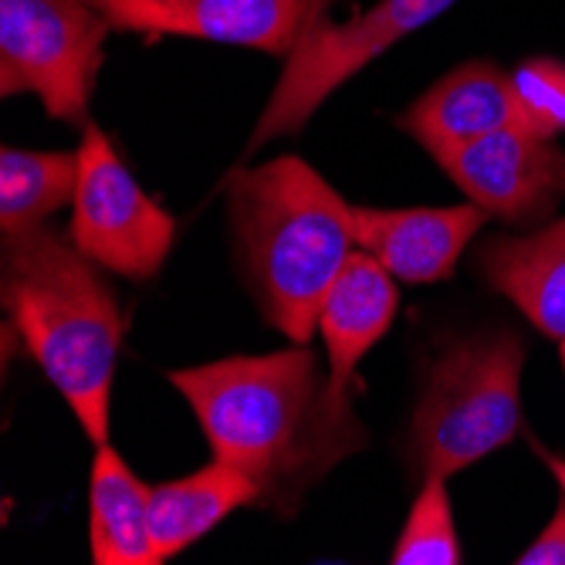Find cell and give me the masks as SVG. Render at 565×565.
<instances>
[{"label":"cell","instance_id":"obj_1","mask_svg":"<svg viewBox=\"0 0 565 565\" xmlns=\"http://www.w3.org/2000/svg\"><path fill=\"white\" fill-rule=\"evenodd\" d=\"M170 383L196 414L214 457L244 471L262 501L281 511L370 440L352 396L332 390L308 345L173 370Z\"/></svg>","mask_w":565,"mask_h":565},{"label":"cell","instance_id":"obj_2","mask_svg":"<svg viewBox=\"0 0 565 565\" xmlns=\"http://www.w3.org/2000/svg\"><path fill=\"white\" fill-rule=\"evenodd\" d=\"M4 308L21 342L34 355L88 434L109 444V403L122 312L116 291L72 237L47 227L4 237Z\"/></svg>","mask_w":565,"mask_h":565},{"label":"cell","instance_id":"obj_3","mask_svg":"<svg viewBox=\"0 0 565 565\" xmlns=\"http://www.w3.org/2000/svg\"><path fill=\"white\" fill-rule=\"evenodd\" d=\"M227 190L262 316L295 345H308L319 329V305L355 244L352 203L298 157L237 170Z\"/></svg>","mask_w":565,"mask_h":565},{"label":"cell","instance_id":"obj_4","mask_svg":"<svg viewBox=\"0 0 565 565\" xmlns=\"http://www.w3.org/2000/svg\"><path fill=\"white\" fill-rule=\"evenodd\" d=\"M522 366L525 342L515 332L454 342L434 359L409 427L424 475L450 478L515 440Z\"/></svg>","mask_w":565,"mask_h":565},{"label":"cell","instance_id":"obj_5","mask_svg":"<svg viewBox=\"0 0 565 565\" xmlns=\"http://www.w3.org/2000/svg\"><path fill=\"white\" fill-rule=\"evenodd\" d=\"M109 28L85 0H0V95H38L51 119L88 126Z\"/></svg>","mask_w":565,"mask_h":565},{"label":"cell","instance_id":"obj_6","mask_svg":"<svg viewBox=\"0 0 565 565\" xmlns=\"http://www.w3.org/2000/svg\"><path fill=\"white\" fill-rule=\"evenodd\" d=\"M457 0H376L345 24H329L326 14L291 47L288 65L250 132L247 152H258L278 136H295L319 113L322 102L355 78L396 41L437 21Z\"/></svg>","mask_w":565,"mask_h":565},{"label":"cell","instance_id":"obj_7","mask_svg":"<svg viewBox=\"0 0 565 565\" xmlns=\"http://www.w3.org/2000/svg\"><path fill=\"white\" fill-rule=\"evenodd\" d=\"M68 237L95 265L122 278H152L177 241V221L142 193L98 126L82 129Z\"/></svg>","mask_w":565,"mask_h":565},{"label":"cell","instance_id":"obj_8","mask_svg":"<svg viewBox=\"0 0 565 565\" xmlns=\"http://www.w3.org/2000/svg\"><path fill=\"white\" fill-rule=\"evenodd\" d=\"M437 163L488 217L508 224L548 217L565 193V152L522 126L488 132Z\"/></svg>","mask_w":565,"mask_h":565},{"label":"cell","instance_id":"obj_9","mask_svg":"<svg viewBox=\"0 0 565 565\" xmlns=\"http://www.w3.org/2000/svg\"><path fill=\"white\" fill-rule=\"evenodd\" d=\"M355 244L406 285H427L454 275L460 254L478 237L488 211L460 207H352Z\"/></svg>","mask_w":565,"mask_h":565},{"label":"cell","instance_id":"obj_10","mask_svg":"<svg viewBox=\"0 0 565 565\" xmlns=\"http://www.w3.org/2000/svg\"><path fill=\"white\" fill-rule=\"evenodd\" d=\"M508 126H519L511 72L491 62H468L447 72L399 116V129L414 136L434 160Z\"/></svg>","mask_w":565,"mask_h":565},{"label":"cell","instance_id":"obj_11","mask_svg":"<svg viewBox=\"0 0 565 565\" xmlns=\"http://www.w3.org/2000/svg\"><path fill=\"white\" fill-rule=\"evenodd\" d=\"M396 305V278L373 254L352 250L319 305V332L329 349V380L335 393L352 396V373L393 326Z\"/></svg>","mask_w":565,"mask_h":565},{"label":"cell","instance_id":"obj_12","mask_svg":"<svg viewBox=\"0 0 565 565\" xmlns=\"http://www.w3.org/2000/svg\"><path fill=\"white\" fill-rule=\"evenodd\" d=\"M326 14V0H160V34L291 55Z\"/></svg>","mask_w":565,"mask_h":565},{"label":"cell","instance_id":"obj_13","mask_svg":"<svg viewBox=\"0 0 565 565\" xmlns=\"http://www.w3.org/2000/svg\"><path fill=\"white\" fill-rule=\"evenodd\" d=\"M478 271L539 332L565 339V217L525 237H491L478 254Z\"/></svg>","mask_w":565,"mask_h":565},{"label":"cell","instance_id":"obj_14","mask_svg":"<svg viewBox=\"0 0 565 565\" xmlns=\"http://www.w3.org/2000/svg\"><path fill=\"white\" fill-rule=\"evenodd\" d=\"M262 501V488L244 471L214 457V465L200 468L186 478L152 488L149 529L160 562L180 555L207 532H214L231 511Z\"/></svg>","mask_w":565,"mask_h":565},{"label":"cell","instance_id":"obj_15","mask_svg":"<svg viewBox=\"0 0 565 565\" xmlns=\"http://www.w3.org/2000/svg\"><path fill=\"white\" fill-rule=\"evenodd\" d=\"M152 488L109 447L98 444L92 460L88 515L92 558L98 565H160L149 529Z\"/></svg>","mask_w":565,"mask_h":565},{"label":"cell","instance_id":"obj_16","mask_svg":"<svg viewBox=\"0 0 565 565\" xmlns=\"http://www.w3.org/2000/svg\"><path fill=\"white\" fill-rule=\"evenodd\" d=\"M78 149H14L0 152V234L21 237L75 200Z\"/></svg>","mask_w":565,"mask_h":565},{"label":"cell","instance_id":"obj_17","mask_svg":"<svg viewBox=\"0 0 565 565\" xmlns=\"http://www.w3.org/2000/svg\"><path fill=\"white\" fill-rule=\"evenodd\" d=\"M460 539L454 529V511L447 494V478L424 475V488L409 508L403 532L393 545V565H457Z\"/></svg>","mask_w":565,"mask_h":565},{"label":"cell","instance_id":"obj_18","mask_svg":"<svg viewBox=\"0 0 565 565\" xmlns=\"http://www.w3.org/2000/svg\"><path fill=\"white\" fill-rule=\"evenodd\" d=\"M511 92L519 106V126L555 139L565 132V65L555 58H532L511 72Z\"/></svg>","mask_w":565,"mask_h":565},{"label":"cell","instance_id":"obj_19","mask_svg":"<svg viewBox=\"0 0 565 565\" xmlns=\"http://www.w3.org/2000/svg\"><path fill=\"white\" fill-rule=\"evenodd\" d=\"M98 14L119 31H139L157 38L160 34V0H85Z\"/></svg>","mask_w":565,"mask_h":565},{"label":"cell","instance_id":"obj_20","mask_svg":"<svg viewBox=\"0 0 565 565\" xmlns=\"http://www.w3.org/2000/svg\"><path fill=\"white\" fill-rule=\"evenodd\" d=\"M519 565H565V501L542 529V535L515 558Z\"/></svg>","mask_w":565,"mask_h":565},{"label":"cell","instance_id":"obj_21","mask_svg":"<svg viewBox=\"0 0 565 565\" xmlns=\"http://www.w3.org/2000/svg\"><path fill=\"white\" fill-rule=\"evenodd\" d=\"M539 454H542V460L548 465V471L555 475V481H558V488H562V494H565V460H558V457H552L548 450H542V447H535Z\"/></svg>","mask_w":565,"mask_h":565},{"label":"cell","instance_id":"obj_22","mask_svg":"<svg viewBox=\"0 0 565 565\" xmlns=\"http://www.w3.org/2000/svg\"><path fill=\"white\" fill-rule=\"evenodd\" d=\"M558 359H562V370H565V339L558 342Z\"/></svg>","mask_w":565,"mask_h":565}]
</instances>
